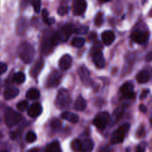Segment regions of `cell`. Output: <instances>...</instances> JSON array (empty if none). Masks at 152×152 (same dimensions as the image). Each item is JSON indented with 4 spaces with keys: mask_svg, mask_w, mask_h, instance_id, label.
Masks as SVG:
<instances>
[{
    "mask_svg": "<svg viewBox=\"0 0 152 152\" xmlns=\"http://www.w3.org/2000/svg\"><path fill=\"white\" fill-rule=\"evenodd\" d=\"M18 55L25 63H31L34 57V49L30 43L22 42L18 48Z\"/></svg>",
    "mask_w": 152,
    "mask_h": 152,
    "instance_id": "1",
    "label": "cell"
},
{
    "mask_svg": "<svg viewBox=\"0 0 152 152\" xmlns=\"http://www.w3.org/2000/svg\"><path fill=\"white\" fill-rule=\"evenodd\" d=\"M73 28L74 27L72 25L67 24V25H64L60 30L56 31V33H53L52 34V39H53L54 45L66 42L71 36V33L73 32Z\"/></svg>",
    "mask_w": 152,
    "mask_h": 152,
    "instance_id": "2",
    "label": "cell"
},
{
    "mask_svg": "<svg viewBox=\"0 0 152 152\" xmlns=\"http://www.w3.org/2000/svg\"><path fill=\"white\" fill-rule=\"evenodd\" d=\"M129 129H130V124L128 123H125L123 126H120V128H118V129H117L112 134L111 142L113 144H119L123 142L124 141L126 134L129 132Z\"/></svg>",
    "mask_w": 152,
    "mask_h": 152,
    "instance_id": "3",
    "label": "cell"
},
{
    "mask_svg": "<svg viewBox=\"0 0 152 152\" xmlns=\"http://www.w3.org/2000/svg\"><path fill=\"white\" fill-rule=\"evenodd\" d=\"M71 102V96H70L69 92L67 89L62 88L59 91L57 96L55 100V105L58 108H65L68 106Z\"/></svg>",
    "mask_w": 152,
    "mask_h": 152,
    "instance_id": "4",
    "label": "cell"
},
{
    "mask_svg": "<svg viewBox=\"0 0 152 152\" xmlns=\"http://www.w3.org/2000/svg\"><path fill=\"white\" fill-rule=\"evenodd\" d=\"M111 118L110 114L106 111H102L96 116L94 120V124L98 129L102 130L107 127V126L111 123Z\"/></svg>",
    "mask_w": 152,
    "mask_h": 152,
    "instance_id": "5",
    "label": "cell"
},
{
    "mask_svg": "<svg viewBox=\"0 0 152 152\" xmlns=\"http://www.w3.org/2000/svg\"><path fill=\"white\" fill-rule=\"evenodd\" d=\"M21 116L19 113L16 112L13 108H7L4 113V121L8 127H13L19 123Z\"/></svg>",
    "mask_w": 152,
    "mask_h": 152,
    "instance_id": "6",
    "label": "cell"
},
{
    "mask_svg": "<svg viewBox=\"0 0 152 152\" xmlns=\"http://www.w3.org/2000/svg\"><path fill=\"white\" fill-rule=\"evenodd\" d=\"M131 37L134 42L142 45L148 42V38H149V33L147 31L137 30L132 33Z\"/></svg>",
    "mask_w": 152,
    "mask_h": 152,
    "instance_id": "7",
    "label": "cell"
},
{
    "mask_svg": "<svg viewBox=\"0 0 152 152\" xmlns=\"http://www.w3.org/2000/svg\"><path fill=\"white\" fill-rule=\"evenodd\" d=\"M123 98L126 99H132L135 96V93L134 92V86L130 82L124 83L120 89Z\"/></svg>",
    "mask_w": 152,
    "mask_h": 152,
    "instance_id": "8",
    "label": "cell"
},
{
    "mask_svg": "<svg viewBox=\"0 0 152 152\" xmlns=\"http://www.w3.org/2000/svg\"><path fill=\"white\" fill-rule=\"evenodd\" d=\"M62 79V74L58 71H53L48 76L47 80V86L49 88L56 87L59 85Z\"/></svg>",
    "mask_w": 152,
    "mask_h": 152,
    "instance_id": "9",
    "label": "cell"
},
{
    "mask_svg": "<svg viewBox=\"0 0 152 152\" xmlns=\"http://www.w3.org/2000/svg\"><path fill=\"white\" fill-rule=\"evenodd\" d=\"M72 7L74 14L76 16H80L86 11L87 3L86 0H74Z\"/></svg>",
    "mask_w": 152,
    "mask_h": 152,
    "instance_id": "10",
    "label": "cell"
},
{
    "mask_svg": "<svg viewBox=\"0 0 152 152\" xmlns=\"http://www.w3.org/2000/svg\"><path fill=\"white\" fill-rule=\"evenodd\" d=\"M78 74L80 76V78L81 80L82 83L85 86H88L91 84V79L90 77V72H89L88 69L85 65H82V66H80L79 68Z\"/></svg>",
    "mask_w": 152,
    "mask_h": 152,
    "instance_id": "11",
    "label": "cell"
},
{
    "mask_svg": "<svg viewBox=\"0 0 152 152\" xmlns=\"http://www.w3.org/2000/svg\"><path fill=\"white\" fill-rule=\"evenodd\" d=\"M42 51L45 54H48L49 53L52 51V49L54 47V44H53V39H52V35L46 36L45 37L44 39L42 41Z\"/></svg>",
    "mask_w": 152,
    "mask_h": 152,
    "instance_id": "12",
    "label": "cell"
},
{
    "mask_svg": "<svg viewBox=\"0 0 152 152\" xmlns=\"http://www.w3.org/2000/svg\"><path fill=\"white\" fill-rule=\"evenodd\" d=\"M42 107L41 104L38 103V102L33 103L28 108V116L33 117V118L39 116L42 114Z\"/></svg>",
    "mask_w": 152,
    "mask_h": 152,
    "instance_id": "13",
    "label": "cell"
},
{
    "mask_svg": "<svg viewBox=\"0 0 152 152\" xmlns=\"http://www.w3.org/2000/svg\"><path fill=\"white\" fill-rule=\"evenodd\" d=\"M92 59L95 65L98 68H102L105 67V60L102 51H96L92 53Z\"/></svg>",
    "mask_w": 152,
    "mask_h": 152,
    "instance_id": "14",
    "label": "cell"
},
{
    "mask_svg": "<svg viewBox=\"0 0 152 152\" xmlns=\"http://www.w3.org/2000/svg\"><path fill=\"white\" fill-rule=\"evenodd\" d=\"M72 64V58L69 54H65L59 61V67L62 71H67Z\"/></svg>",
    "mask_w": 152,
    "mask_h": 152,
    "instance_id": "15",
    "label": "cell"
},
{
    "mask_svg": "<svg viewBox=\"0 0 152 152\" xmlns=\"http://www.w3.org/2000/svg\"><path fill=\"white\" fill-rule=\"evenodd\" d=\"M44 67V59L40 58L34 63L31 70V76L32 77H37L38 74L41 72L42 69Z\"/></svg>",
    "mask_w": 152,
    "mask_h": 152,
    "instance_id": "16",
    "label": "cell"
},
{
    "mask_svg": "<svg viewBox=\"0 0 152 152\" xmlns=\"http://www.w3.org/2000/svg\"><path fill=\"white\" fill-rule=\"evenodd\" d=\"M115 39L114 33L111 31H104L102 34V40L105 45H110Z\"/></svg>",
    "mask_w": 152,
    "mask_h": 152,
    "instance_id": "17",
    "label": "cell"
},
{
    "mask_svg": "<svg viewBox=\"0 0 152 152\" xmlns=\"http://www.w3.org/2000/svg\"><path fill=\"white\" fill-rule=\"evenodd\" d=\"M81 141L80 152H92L94 148V142L90 139H85Z\"/></svg>",
    "mask_w": 152,
    "mask_h": 152,
    "instance_id": "18",
    "label": "cell"
},
{
    "mask_svg": "<svg viewBox=\"0 0 152 152\" xmlns=\"http://www.w3.org/2000/svg\"><path fill=\"white\" fill-rule=\"evenodd\" d=\"M139 83H146L150 80V73L148 70H142L137 74L136 77Z\"/></svg>",
    "mask_w": 152,
    "mask_h": 152,
    "instance_id": "19",
    "label": "cell"
},
{
    "mask_svg": "<svg viewBox=\"0 0 152 152\" xmlns=\"http://www.w3.org/2000/svg\"><path fill=\"white\" fill-rule=\"evenodd\" d=\"M19 93V89L16 88H8L6 89V91H4V99H7V100L13 99V98H15L16 96H18Z\"/></svg>",
    "mask_w": 152,
    "mask_h": 152,
    "instance_id": "20",
    "label": "cell"
},
{
    "mask_svg": "<svg viewBox=\"0 0 152 152\" xmlns=\"http://www.w3.org/2000/svg\"><path fill=\"white\" fill-rule=\"evenodd\" d=\"M61 117L64 120L69 121L72 123H77L79 121V117L77 114H74V113L71 112H63L61 114Z\"/></svg>",
    "mask_w": 152,
    "mask_h": 152,
    "instance_id": "21",
    "label": "cell"
},
{
    "mask_svg": "<svg viewBox=\"0 0 152 152\" xmlns=\"http://www.w3.org/2000/svg\"><path fill=\"white\" fill-rule=\"evenodd\" d=\"M86 101L85 100L84 98L82 96H79L77 99L76 100L75 104H74V109L77 110V111H83V110L86 109Z\"/></svg>",
    "mask_w": 152,
    "mask_h": 152,
    "instance_id": "22",
    "label": "cell"
},
{
    "mask_svg": "<svg viewBox=\"0 0 152 152\" xmlns=\"http://www.w3.org/2000/svg\"><path fill=\"white\" fill-rule=\"evenodd\" d=\"M45 152H62L60 144L58 141H53L46 147Z\"/></svg>",
    "mask_w": 152,
    "mask_h": 152,
    "instance_id": "23",
    "label": "cell"
},
{
    "mask_svg": "<svg viewBox=\"0 0 152 152\" xmlns=\"http://www.w3.org/2000/svg\"><path fill=\"white\" fill-rule=\"evenodd\" d=\"M40 96V94L39 91L36 88H31L27 91L26 93V98L28 99H37Z\"/></svg>",
    "mask_w": 152,
    "mask_h": 152,
    "instance_id": "24",
    "label": "cell"
},
{
    "mask_svg": "<svg viewBox=\"0 0 152 152\" xmlns=\"http://www.w3.org/2000/svg\"><path fill=\"white\" fill-rule=\"evenodd\" d=\"M42 19L43 21H44L45 23H46L47 25H52V24L54 23L55 22V19L54 18H49V13H48V11L46 9H43L42 10Z\"/></svg>",
    "mask_w": 152,
    "mask_h": 152,
    "instance_id": "25",
    "label": "cell"
},
{
    "mask_svg": "<svg viewBox=\"0 0 152 152\" xmlns=\"http://www.w3.org/2000/svg\"><path fill=\"white\" fill-rule=\"evenodd\" d=\"M13 81L17 84H22L25 81V75L23 72H17L13 76Z\"/></svg>",
    "mask_w": 152,
    "mask_h": 152,
    "instance_id": "26",
    "label": "cell"
},
{
    "mask_svg": "<svg viewBox=\"0 0 152 152\" xmlns=\"http://www.w3.org/2000/svg\"><path fill=\"white\" fill-rule=\"evenodd\" d=\"M125 109H126L125 106L121 105V106L118 107V108L114 111V114H113V118L114 119L115 121L116 120H118L120 118V117H122V115H123V113H124Z\"/></svg>",
    "mask_w": 152,
    "mask_h": 152,
    "instance_id": "27",
    "label": "cell"
},
{
    "mask_svg": "<svg viewBox=\"0 0 152 152\" xmlns=\"http://www.w3.org/2000/svg\"><path fill=\"white\" fill-rule=\"evenodd\" d=\"M85 43H86V40L83 38H81V37H76V38L73 39L72 42H71L72 45L76 48L83 47Z\"/></svg>",
    "mask_w": 152,
    "mask_h": 152,
    "instance_id": "28",
    "label": "cell"
},
{
    "mask_svg": "<svg viewBox=\"0 0 152 152\" xmlns=\"http://www.w3.org/2000/svg\"><path fill=\"white\" fill-rule=\"evenodd\" d=\"M71 146L74 152H80V150H81V141L78 139L74 140L71 142Z\"/></svg>",
    "mask_w": 152,
    "mask_h": 152,
    "instance_id": "29",
    "label": "cell"
},
{
    "mask_svg": "<svg viewBox=\"0 0 152 152\" xmlns=\"http://www.w3.org/2000/svg\"><path fill=\"white\" fill-rule=\"evenodd\" d=\"M25 140L29 143H32V142H35L37 140V135H36V134L34 132L30 131V132H28L27 133L26 137H25Z\"/></svg>",
    "mask_w": 152,
    "mask_h": 152,
    "instance_id": "30",
    "label": "cell"
},
{
    "mask_svg": "<svg viewBox=\"0 0 152 152\" xmlns=\"http://www.w3.org/2000/svg\"><path fill=\"white\" fill-rule=\"evenodd\" d=\"M94 23L96 26H101L103 23V14L101 12H99L96 15V17L94 19Z\"/></svg>",
    "mask_w": 152,
    "mask_h": 152,
    "instance_id": "31",
    "label": "cell"
},
{
    "mask_svg": "<svg viewBox=\"0 0 152 152\" xmlns=\"http://www.w3.org/2000/svg\"><path fill=\"white\" fill-rule=\"evenodd\" d=\"M16 108L19 111H25L28 108V102L27 100L21 101L17 104Z\"/></svg>",
    "mask_w": 152,
    "mask_h": 152,
    "instance_id": "32",
    "label": "cell"
},
{
    "mask_svg": "<svg viewBox=\"0 0 152 152\" xmlns=\"http://www.w3.org/2000/svg\"><path fill=\"white\" fill-rule=\"evenodd\" d=\"M50 126H51L52 129L53 130L58 131L59 129H61V128H62V123L59 120H57V119H54V120H53L51 121Z\"/></svg>",
    "mask_w": 152,
    "mask_h": 152,
    "instance_id": "33",
    "label": "cell"
},
{
    "mask_svg": "<svg viewBox=\"0 0 152 152\" xmlns=\"http://www.w3.org/2000/svg\"><path fill=\"white\" fill-rule=\"evenodd\" d=\"M88 31V27L86 25H82L74 30V32L77 34H87Z\"/></svg>",
    "mask_w": 152,
    "mask_h": 152,
    "instance_id": "34",
    "label": "cell"
},
{
    "mask_svg": "<svg viewBox=\"0 0 152 152\" xmlns=\"http://www.w3.org/2000/svg\"><path fill=\"white\" fill-rule=\"evenodd\" d=\"M31 4L36 13H39L40 8H41V0H32Z\"/></svg>",
    "mask_w": 152,
    "mask_h": 152,
    "instance_id": "35",
    "label": "cell"
},
{
    "mask_svg": "<svg viewBox=\"0 0 152 152\" xmlns=\"http://www.w3.org/2000/svg\"><path fill=\"white\" fill-rule=\"evenodd\" d=\"M68 11H69V7H67V6H61L57 10L58 14L60 15V16H64V15L67 14Z\"/></svg>",
    "mask_w": 152,
    "mask_h": 152,
    "instance_id": "36",
    "label": "cell"
},
{
    "mask_svg": "<svg viewBox=\"0 0 152 152\" xmlns=\"http://www.w3.org/2000/svg\"><path fill=\"white\" fill-rule=\"evenodd\" d=\"M102 46L101 45V43L99 42H96V43H94L93 48L91 49V53H95L96 51H102Z\"/></svg>",
    "mask_w": 152,
    "mask_h": 152,
    "instance_id": "37",
    "label": "cell"
},
{
    "mask_svg": "<svg viewBox=\"0 0 152 152\" xmlns=\"http://www.w3.org/2000/svg\"><path fill=\"white\" fill-rule=\"evenodd\" d=\"M144 136H145V129H144L143 126H142V127H140L138 129L137 132V137L141 138Z\"/></svg>",
    "mask_w": 152,
    "mask_h": 152,
    "instance_id": "38",
    "label": "cell"
},
{
    "mask_svg": "<svg viewBox=\"0 0 152 152\" xmlns=\"http://www.w3.org/2000/svg\"><path fill=\"white\" fill-rule=\"evenodd\" d=\"M7 69V66L5 63L4 62H0V75L1 74H4L6 72Z\"/></svg>",
    "mask_w": 152,
    "mask_h": 152,
    "instance_id": "39",
    "label": "cell"
},
{
    "mask_svg": "<svg viewBox=\"0 0 152 152\" xmlns=\"http://www.w3.org/2000/svg\"><path fill=\"white\" fill-rule=\"evenodd\" d=\"M145 147H146V145H145V142H142L140 145H138L136 152H145Z\"/></svg>",
    "mask_w": 152,
    "mask_h": 152,
    "instance_id": "40",
    "label": "cell"
},
{
    "mask_svg": "<svg viewBox=\"0 0 152 152\" xmlns=\"http://www.w3.org/2000/svg\"><path fill=\"white\" fill-rule=\"evenodd\" d=\"M149 94H150V90H148V89L143 91L142 92V94H141L140 96V99H145V98H146L147 96H148V95Z\"/></svg>",
    "mask_w": 152,
    "mask_h": 152,
    "instance_id": "41",
    "label": "cell"
},
{
    "mask_svg": "<svg viewBox=\"0 0 152 152\" xmlns=\"http://www.w3.org/2000/svg\"><path fill=\"white\" fill-rule=\"evenodd\" d=\"M140 110V111H142V113H146L147 111H148V108H147V107L145 106V105H140V107H139Z\"/></svg>",
    "mask_w": 152,
    "mask_h": 152,
    "instance_id": "42",
    "label": "cell"
},
{
    "mask_svg": "<svg viewBox=\"0 0 152 152\" xmlns=\"http://www.w3.org/2000/svg\"><path fill=\"white\" fill-rule=\"evenodd\" d=\"M40 149L39 148H31L30 150H28L27 152H39Z\"/></svg>",
    "mask_w": 152,
    "mask_h": 152,
    "instance_id": "43",
    "label": "cell"
},
{
    "mask_svg": "<svg viewBox=\"0 0 152 152\" xmlns=\"http://www.w3.org/2000/svg\"><path fill=\"white\" fill-rule=\"evenodd\" d=\"M151 55H152L151 52H149V53H148V56H146L147 61H151V58H152Z\"/></svg>",
    "mask_w": 152,
    "mask_h": 152,
    "instance_id": "44",
    "label": "cell"
},
{
    "mask_svg": "<svg viewBox=\"0 0 152 152\" xmlns=\"http://www.w3.org/2000/svg\"><path fill=\"white\" fill-rule=\"evenodd\" d=\"M99 2L101 3H105V2H108V1H111V0H99Z\"/></svg>",
    "mask_w": 152,
    "mask_h": 152,
    "instance_id": "45",
    "label": "cell"
},
{
    "mask_svg": "<svg viewBox=\"0 0 152 152\" xmlns=\"http://www.w3.org/2000/svg\"><path fill=\"white\" fill-rule=\"evenodd\" d=\"M1 152H8L7 151H6V150H3L2 151H1Z\"/></svg>",
    "mask_w": 152,
    "mask_h": 152,
    "instance_id": "46",
    "label": "cell"
},
{
    "mask_svg": "<svg viewBox=\"0 0 152 152\" xmlns=\"http://www.w3.org/2000/svg\"><path fill=\"white\" fill-rule=\"evenodd\" d=\"M1 136H2V134H1V132H0V138L1 137Z\"/></svg>",
    "mask_w": 152,
    "mask_h": 152,
    "instance_id": "47",
    "label": "cell"
}]
</instances>
